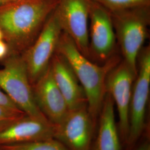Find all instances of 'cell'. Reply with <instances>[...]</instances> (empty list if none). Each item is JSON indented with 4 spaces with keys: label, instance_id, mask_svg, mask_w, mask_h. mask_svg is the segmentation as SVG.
I'll list each match as a JSON object with an SVG mask.
<instances>
[{
    "label": "cell",
    "instance_id": "ac0fdd59",
    "mask_svg": "<svg viewBox=\"0 0 150 150\" xmlns=\"http://www.w3.org/2000/svg\"><path fill=\"white\" fill-rule=\"evenodd\" d=\"M0 105L5 107L19 109L13 102L10 98L4 91L0 88Z\"/></svg>",
    "mask_w": 150,
    "mask_h": 150
},
{
    "label": "cell",
    "instance_id": "8fae6325",
    "mask_svg": "<svg viewBox=\"0 0 150 150\" xmlns=\"http://www.w3.org/2000/svg\"><path fill=\"white\" fill-rule=\"evenodd\" d=\"M32 88L35 102L41 112L53 125L60 123L70 109L54 80L50 64Z\"/></svg>",
    "mask_w": 150,
    "mask_h": 150
},
{
    "label": "cell",
    "instance_id": "6da1fadb",
    "mask_svg": "<svg viewBox=\"0 0 150 150\" xmlns=\"http://www.w3.org/2000/svg\"><path fill=\"white\" fill-rule=\"evenodd\" d=\"M59 0H16L0 4V30L8 54H22L36 40Z\"/></svg>",
    "mask_w": 150,
    "mask_h": 150
},
{
    "label": "cell",
    "instance_id": "4fadbf2b",
    "mask_svg": "<svg viewBox=\"0 0 150 150\" xmlns=\"http://www.w3.org/2000/svg\"><path fill=\"white\" fill-rule=\"evenodd\" d=\"M50 67L55 82L70 110L87 105L85 91L64 57L56 52L51 59Z\"/></svg>",
    "mask_w": 150,
    "mask_h": 150
},
{
    "label": "cell",
    "instance_id": "8992f818",
    "mask_svg": "<svg viewBox=\"0 0 150 150\" xmlns=\"http://www.w3.org/2000/svg\"><path fill=\"white\" fill-rule=\"evenodd\" d=\"M62 32L60 23L54 10L36 40L21 54L31 85L47 70L56 52Z\"/></svg>",
    "mask_w": 150,
    "mask_h": 150
},
{
    "label": "cell",
    "instance_id": "3957f363",
    "mask_svg": "<svg viewBox=\"0 0 150 150\" xmlns=\"http://www.w3.org/2000/svg\"><path fill=\"white\" fill-rule=\"evenodd\" d=\"M110 13L122 59L137 74V59L149 35L150 6Z\"/></svg>",
    "mask_w": 150,
    "mask_h": 150
},
{
    "label": "cell",
    "instance_id": "ffe728a7",
    "mask_svg": "<svg viewBox=\"0 0 150 150\" xmlns=\"http://www.w3.org/2000/svg\"><path fill=\"white\" fill-rule=\"evenodd\" d=\"M134 150H150V144L148 140L142 142Z\"/></svg>",
    "mask_w": 150,
    "mask_h": 150
},
{
    "label": "cell",
    "instance_id": "277c9868",
    "mask_svg": "<svg viewBox=\"0 0 150 150\" xmlns=\"http://www.w3.org/2000/svg\"><path fill=\"white\" fill-rule=\"evenodd\" d=\"M0 62V88L27 116L49 122L36 103L21 54H8Z\"/></svg>",
    "mask_w": 150,
    "mask_h": 150
},
{
    "label": "cell",
    "instance_id": "7402d4cb",
    "mask_svg": "<svg viewBox=\"0 0 150 150\" xmlns=\"http://www.w3.org/2000/svg\"><path fill=\"white\" fill-rule=\"evenodd\" d=\"M2 39H3V35H2V33L0 30V40H2Z\"/></svg>",
    "mask_w": 150,
    "mask_h": 150
},
{
    "label": "cell",
    "instance_id": "7c38bea8",
    "mask_svg": "<svg viewBox=\"0 0 150 150\" xmlns=\"http://www.w3.org/2000/svg\"><path fill=\"white\" fill-rule=\"evenodd\" d=\"M54 125L25 115L0 129V146L54 137Z\"/></svg>",
    "mask_w": 150,
    "mask_h": 150
},
{
    "label": "cell",
    "instance_id": "e0dca14e",
    "mask_svg": "<svg viewBox=\"0 0 150 150\" xmlns=\"http://www.w3.org/2000/svg\"><path fill=\"white\" fill-rule=\"evenodd\" d=\"M25 115H27L20 109L0 105V129Z\"/></svg>",
    "mask_w": 150,
    "mask_h": 150
},
{
    "label": "cell",
    "instance_id": "d6986e66",
    "mask_svg": "<svg viewBox=\"0 0 150 150\" xmlns=\"http://www.w3.org/2000/svg\"><path fill=\"white\" fill-rule=\"evenodd\" d=\"M9 53V48L5 41L0 40V61L4 59Z\"/></svg>",
    "mask_w": 150,
    "mask_h": 150
},
{
    "label": "cell",
    "instance_id": "9c48e42d",
    "mask_svg": "<svg viewBox=\"0 0 150 150\" xmlns=\"http://www.w3.org/2000/svg\"><path fill=\"white\" fill-rule=\"evenodd\" d=\"M136 74L122 59L107 75L106 91L112 98L118 115V129L121 142L126 145L129 132V107Z\"/></svg>",
    "mask_w": 150,
    "mask_h": 150
},
{
    "label": "cell",
    "instance_id": "5b68a950",
    "mask_svg": "<svg viewBox=\"0 0 150 150\" xmlns=\"http://www.w3.org/2000/svg\"><path fill=\"white\" fill-rule=\"evenodd\" d=\"M137 75L134 80L129 107V132L126 146L134 148L144 132L150 88V47H143L137 59Z\"/></svg>",
    "mask_w": 150,
    "mask_h": 150
},
{
    "label": "cell",
    "instance_id": "ba28073f",
    "mask_svg": "<svg viewBox=\"0 0 150 150\" xmlns=\"http://www.w3.org/2000/svg\"><path fill=\"white\" fill-rule=\"evenodd\" d=\"M96 126L85 105L70 110L60 123L54 125V138L68 150H91Z\"/></svg>",
    "mask_w": 150,
    "mask_h": 150
},
{
    "label": "cell",
    "instance_id": "603a6c76",
    "mask_svg": "<svg viewBox=\"0 0 150 150\" xmlns=\"http://www.w3.org/2000/svg\"><path fill=\"white\" fill-rule=\"evenodd\" d=\"M0 150H2V149H0Z\"/></svg>",
    "mask_w": 150,
    "mask_h": 150
},
{
    "label": "cell",
    "instance_id": "9a60e30c",
    "mask_svg": "<svg viewBox=\"0 0 150 150\" xmlns=\"http://www.w3.org/2000/svg\"><path fill=\"white\" fill-rule=\"evenodd\" d=\"M3 150H68L54 137L29 142L0 146Z\"/></svg>",
    "mask_w": 150,
    "mask_h": 150
},
{
    "label": "cell",
    "instance_id": "30bf717a",
    "mask_svg": "<svg viewBox=\"0 0 150 150\" xmlns=\"http://www.w3.org/2000/svg\"><path fill=\"white\" fill-rule=\"evenodd\" d=\"M91 0H59L55 11L63 32L89 59V11Z\"/></svg>",
    "mask_w": 150,
    "mask_h": 150
},
{
    "label": "cell",
    "instance_id": "5bb4252c",
    "mask_svg": "<svg viewBox=\"0 0 150 150\" xmlns=\"http://www.w3.org/2000/svg\"><path fill=\"white\" fill-rule=\"evenodd\" d=\"M97 126V131L91 150H121V140L115 120V105L112 97L107 92Z\"/></svg>",
    "mask_w": 150,
    "mask_h": 150
},
{
    "label": "cell",
    "instance_id": "52a82bcc",
    "mask_svg": "<svg viewBox=\"0 0 150 150\" xmlns=\"http://www.w3.org/2000/svg\"><path fill=\"white\" fill-rule=\"evenodd\" d=\"M89 20V59L103 64L116 54L117 41L111 13L91 0Z\"/></svg>",
    "mask_w": 150,
    "mask_h": 150
},
{
    "label": "cell",
    "instance_id": "7a4b0ae2",
    "mask_svg": "<svg viewBox=\"0 0 150 150\" xmlns=\"http://www.w3.org/2000/svg\"><path fill=\"white\" fill-rule=\"evenodd\" d=\"M56 52L64 57L75 72L85 91L88 112L97 125L106 93L107 75L122 58L115 54L103 64L95 63L81 54L72 40L63 31Z\"/></svg>",
    "mask_w": 150,
    "mask_h": 150
},
{
    "label": "cell",
    "instance_id": "2e32d148",
    "mask_svg": "<svg viewBox=\"0 0 150 150\" xmlns=\"http://www.w3.org/2000/svg\"><path fill=\"white\" fill-rule=\"evenodd\" d=\"M100 4L110 12L135 7L150 6V0H91Z\"/></svg>",
    "mask_w": 150,
    "mask_h": 150
},
{
    "label": "cell",
    "instance_id": "44dd1931",
    "mask_svg": "<svg viewBox=\"0 0 150 150\" xmlns=\"http://www.w3.org/2000/svg\"><path fill=\"white\" fill-rule=\"evenodd\" d=\"M13 1H16V0H0V4L6 3V2H8Z\"/></svg>",
    "mask_w": 150,
    "mask_h": 150
}]
</instances>
